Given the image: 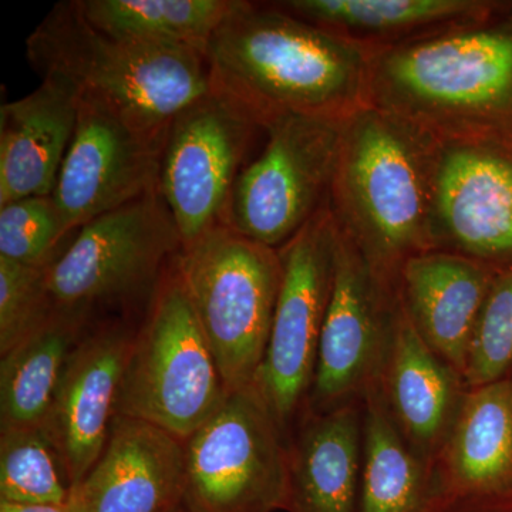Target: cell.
<instances>
[{"instance_id":"cell-1","label":"cell","mask_w":512,"mask_h":512,"mask_svg":"<svg viewBox=\"0 0 512 512\" xmlns=\"http://www.w3.org/2000/svg\"><path fill=\"white\" fill-rule=\"evenodd\" d=\"M365 104L440 143L512 148V0L369 52Z\"/></svg>"},{"instance_id":"cell-2","label":"cell","mask_w":512,"mask_h":512,"mask_svg":"<svg viewBox=\"0 0 512 512\" xmlns=\"http://www.w3.org/2000/svg\"><path fill=\"white\" fill-rule=\"evenodd\" d=\"M205 59L211 92L264 131L288 116L343 120L365 106L369 53L274 2L238 0Z\"/></svg>"},{"instance_id":"cell-3","label":"cell","mask_w":512,"mask_h":512,"mask_svg":"<svg viewBox=\"0 0 512 512\" xmlns=\"http://www.w3.org/2000/svg\"><path fill=\"white\" fill-rule=\"evenodd\" d=\"M439 141L362 106L342 123L329 204L339 231L397 289L407 259L430 251Z\"/></svg>"},{"instance_id":"cell-4","label":"cell","mask_w":512,"mask_h":512,"mask_svg":"<svg viewBox=\"0 0 512 512\" xmlns=\"http://www.w3.org/2000/svg\"><path fill=\"white\" fill-rule=\"evenodd\" d=\"M29 63L148 137L210 90L205 53L138 45L94 28L76 0L60 2L26 40Z\"/></svg>"},{"instance_id":"cell-5","label":"cell","mask_w":512,"mask_h":512,"mask_svg":"<svg viewBox=\"0 0 512 512\" xmlns=\"http://www.w3.org/2000/svg\"><path fill=\"white\" fill-rule=\"evenodd\" d=\"M227 394L175 258L137 328L116 416L148 421L187 441Z\"/></svg>"},{"instance_id":"cell-6","label":"cell","mask_w":512,"mask_h":512,"mask_svg":"<svg viewBox=\"0 0 512 512\" xmlns=\"http://www.w3.org/2000/svg\"><path fill=\"white\" fill-rule=\"evenodd\" d=\"M177 268L228 392L252 386L281 288L278 249L220 225L181 249Z\"/></svg>"},{"instance_id":"cell-7","label":"cell","mask_w":512,"mask_h":512,"mask_svg":"<svg viewBox=\"0 0 512 512\" xmlns=\"http://www.w3.org/2000/svg\"><path fill=\"white\" fill-rule=\"evenodd\" d=\"M181 249L160 191L128 202L80 228L47 266L53 308L92 320L99 312L147 309Z\"/></svg>"},{"instance_id":"cell-8","label":"cell","mask_w":512,"mask_h":512,"mask_svg":"<svg viewBox=\"0 0 512 512\" xmlns=\"http://www.w3.org/2000/svg\"><path fill=\"white\" fill-rule=\"evenodd\" d=\"M191 512H275L288 504V437L254 384L228 392L185 441Z\"/></svg>"},{"instance_id":"cell-9","label":"cell","mask_w":512,"mask_h":512,"mask_svg":"<svg viewBox=\"0 0 512 512\" xmlns=\"http://www.w3.org/2000/svg\"><path fill=\"white\" fill-rule=\"evenodd\" d=\"M339 232L329 201L284 247L282 279L256 390L289 439L301 419L332 295Z\"/></svg>"},{"instance_id":"cell-10","label":"cell","mask_w":512,"mask_h":512,"mask_svg":"<svg viewBox=\"0 0 512 512\" xmlns=\"http://www.w3.org/2000/svg\"><path fill=\"white\" fill-rule=\"evenodd\" d=\"M343 120L288 116L266 128L235 184L228 227L269 248L291 241L329 201Z\"/></svg>"},{"instance_id":"cell-11","label":"cell","mask_w":512,"mask_h":512,"mask_svg":"<svg viewBox=\"0 0 512 512\" xmlns=\"http://www.w3.org/2000/svg\"><path fill=\"white\" fill-rule=\"evenodd\" d=\"M261 133L264 128L244 110L211 90L171 121L158 191L173 215L183 248L227 225L232 192Z\"/></svg>"},{"instance_id":"cell-12","label":"cell","mask_w":512,"mask_h":512,"mask_svg":"<svg viewBox=\"0 0 512 512\" xmlns=\"http://www.w3.org/2000/svg\"><path fill=\"white\" fill-rule=\"evenodd\" d=\"M338 232L332 295L303 412L326 413L363 402L382 379L399 312L397 289Z\"/></svg>"},{"instance_id":"cell-13","label":"cell","mask_w":512,"mask_h":512,"mask_svg":"<svg viewBox=\"0 0 512 512\" xmlns=\"http://www.w3.org/2000/svg\"><path fill=\"white\" fill-rule=\"evenodd\" d=\"M430 251L512 271V148L439 141Z\"/></svg>"},{"instance_id":"cell-14","label":"cell","mask_w":512,"mask_h":512,"mask_svg":"<svg viewBox=\"0 0 512 512\" xmlns=\"http://www.w3.org/2000/svg\"><path fill=\"white\" fill-rule=\"evenodd\" d=\"M76 128L55 200L67 234L158 190L165 138L148 137L96 104L77 99Z\"/></svg>"},{"instance_id":"cell-15","label":"cell","mask_w":512,"mask_h":512,"mask_svg":"<svg viewBox=\"0 0 512 512\" xmlns=\"http://www.w3.org/2000/svg\"><path fill=\"white\" fill-rule=\"evenodd\" d=\"M137 328L126 318L96 320L64 367L42 429L62 458L70 488L89 473L109 439Z\"/></svg>"},{"instance_id":"cell-16","label":"cell","mask_w":512,"mask_h":512,"mask_svg":"<svg viewBox=\"0 0 512 512\" xmlns=\"http://www.w3.org/2000/svg\"><path fill=\"white\" fill-rule=\"evenodd\" d=\"M185 441L148 421L116 416L106 446L70 488L72 512H170L184 503Z\"/></svg>"},{"instance_id":"cell-17","label":"cell","mask_w":512,"mask_h":512,"mask_svg":"<svg viewBox=\"0 0 512 512\" xmlns=\"http://www.w3.org/2000/svg\"><path fill=\"white\" fill-rule=\"evenodd\" d=\"M380 389L397 429L433 477L468 389L463 376L420 338L402 305Z\"/></svg>"},{"instance_id":"cell-18","label":"cell","mask_w":512,"mask_h":512,"mask_svg":"<svg viewBox=\"0 0 512 512\" xmlns=\"http://www.w3.org/2000/svg\"><path fill=\"white\" fill-rule=\"evenodd\" d=\"M497 272L443 251L407 259L397 279L404 313L420 338L464 379L478 316Z\"/></svg>"},{"instance_id":"cell-19","label":"cell","mask_w":512,"mask_h":512,"mask_svg":"<svg viewBox=\"0 0 512 512\" xmlns=\"http://www.w3.org/2000/svg\"><path fill=\"white\" fill-rule=\"evenodd\" d=\"M76 93L62 80L43 79L22 99L0 109V207L26 197H47L77 123Z\"/></svg>"},{"instance_id":"cell-20","label":"cell","mask_w":512,"mask_h":512,"mask_svg":"<svg viewBox=\"0 0 512 512\" xmlns=\"http://www.w3.org/2000/svg\"><path fill=\"white\" fill-rule=\"evenodd\" d=\"M363 402L303 412L288 439L289 512H357Z\"/></svg>"},{"instance_id":"cell-21","label":"cell","mask_w":512,"mask_h":512,"mask_svg":"<svg viewBox=\"0 0 512 512\" xmlns=\"http://www.w3.org/2000/svg\"><path fill=\"white\" fill-rule=\"evenodd\" d=\"M512 481V382L470 389L433 468V497L498 493Z\"/></svg>"},{"instance_id":"cell-22","label":"cell","mask_w":512,"mask_h":512,"mask_svg":"<svg viewBox=\"0 0 512 512\" xmlns=\"http://www.w3.org/2000/svg\"><path fill=\"white\" fill-rule=\"evenodd\" d=\"M501 0H282L279 9L367 53L480 18Z\"/></svg>"},{"instance_id":"cell-23","label":"cell","mask_w":512,"mask_h":512,"mask_svg":"<svg viewBox=\"0 0 512 512\" xmlns=\"http://www.w3.org/2000/svg\"><path fill=\"white\" fill-rule=\"evenodd\" d=\"M93 322L83 313L53 308L32 333L2 356V430L42 429L67 360Z\"/></svg>"},{"instance_id":"cell-24","label":"cell","mask_w":512,"mask_h":512,"mask_svg":"<svg viewBox=\"0 0 512 512\" xmlns=\"http://www.w3.org/2000/svg\"><path fill=\"white\" fill-rule=\"evenodd\" d=\"M433 477L384 402L380 383L363 399V457L357 512H429Z\"/></svg>"},{"instance_id":"cell-25","label":"cell","mask_w":512,"mask_h":512,"mask_svg":"<svg viewBox=\"0 0 512 512\" xmlns=\"http://www.w3.org/2000/svg\"><path fill=\"white\" fill-rule=\"evenodd\" d=\"M84 18L116 39L205 53L238 0H76Z\"/></svg>"},{"instance_id":"cell-26","label":"cell","mask_w":512,"mask_h":512,"mask_svg":"<svg viewBox=\"0 0 512 512\" xmlns=\"http://www.w3.org/2000/svg\"><path fill=\"white\" fill-rule=\"evenodd\" d=\"M70 484L45 430L0 431V500L66 505Z\"/></svg>"},{"instance_id":"cell-27","label":"cell","mask_w":512,"mask_h":512,"mask_svg":"<svg viewBox=\"0 0 512 512\" xmlns=\"http://www.w3.org/2000/svg\"><path fill=\"white\" fill-rule=\"evenodd\" d=\"M52 195L26 197L0 207V256L47 268L70 239Z\"/></svg>"},{"instance_id":"cell-28","label":"cell","mask_w":512,"mask_h":512,"mask_svg":"<svg viewBox=\"0 0 512 512\" xmlns=\"http://www.w3.org/2000/svg\"><path fill=\"white\" fill-rule=\"evenodd\" d=\"M512 365V271L495 275L471 340L467 389L504 379Z\"/></svg>"},{"instance_id":"cell-29","label":"cell","mask_w":512,"mask_h":512,"mask_svg":"<svg viewBox=\"0 0 512 512\" xmlns=\"http://www.w3.org/2000/svg\"><path fill=\"white\" fill-rule=\"evenodd\" d=\"M52 311L46 268L0 256V356L15 348Z\"/></svg>"},{"instance_id":"cell-30","label":"cell","mask_w":512,"mask_h":512,"mask_svg":"<svg viewBox=\"0 0 512 512\" xmlns=\"http://www.w3.org/2000/svg\"><path fill=\"white\" fill-rule=\"evenodd\" d=\"M0 512H72L66 505L18 504L0 500Z\"/></svg>"},{"instance_id":"cell-31","label":"cell","mask_w":512,"mask_h":512,"mask_svg":"<svg viewBox=\"0 0 512 512\" xmlns=\"http://www.w3.org/2000/svg\"><path fill=\"white\" fill-rule=\"evenodd\" d=\"M170 512H191L190 508L185 507L184 503L180 505V507L175 508V510Z\"/></svg>"}]
</instances>
